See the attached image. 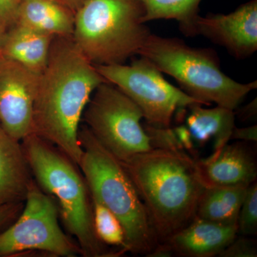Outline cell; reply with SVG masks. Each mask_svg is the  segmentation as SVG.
Here are the masks:
<instances>
[{"mask_svg": "<svg viewBox=\"0 0 257 257\" xmlns=\"http://www.w3.org/2000/svg\"><path fill=\"white\" fill-rule=\"evenodd\" d=\"M173 130L184 150L185 151L187 150V151L192 152L194 149V140L188 128L182 125L174 128Z\"/></svg>", "mask_w": 257, "mask_h": 257, "instance_id": "obj_26", "label": "cell"}, {"mask_svg": "<svg viewBox=\"0 0 257 257\" xmlns=\"http://www.w3.org/2000/svg\"><path fill=\"white\" fill-rule=\"evenodd\" d=\"M94 66L106 82L119 88L140 107L144 119L150 126L170 127L172 118L179 109L194 104L204 105L167 82L160 69L143 56L130 65Z\"/></svg>", "mask_w": 257, "mask_h": 257, "instance_id": "obj_9", "label": "cell"}, {"mask_svg": "<svg viewBox=\"0 0 257 257\" xmlns=\"http://www.w3.org/2000/svg\"><path fill=\"white\" fill-rule=\"evenodd\" d=\"M40 74L0 55V125L21 142L32 134Z\"/></svg>", "mask_w": 257, "mask_h": 257, "instance_id": "obj_10", "label": "cell"}, {"mask_svg": "<svg viewBox=\"0 0 257 257\" xmlns=\"http://www.w3.org/2000/svg\"><path fill=\"white\" fill-rule=\"evenodd\" d=\"M202 104L189 106L190 110L186 122L194 141L204 145L214 141V150L220 149L231 140L235 127L234 111L222 106L204 108Z\"/></svg>", "mask_w": 257, "mask_h": 257, "instance_id": "obj_17", "label": "cell"}, {"mask_svg": "<svg viewBox=\"0 0 257 257\" xmlns=\"http://www.w3.org/2000/svg\"><path fill=\"white\" fill-rule=\"evenodd\" d=\"M195 161L204 187H248L256 182V157L242 142L227 143L207 158Z\"/></svg>", "mask_w": 257, "mask_h": 257, "instance_id": "obj_12", "label": "cell"}, {"mask_svg": "<svg viewBox=\"0 0 257 257\" xmlns=\"http://www.w3.org/2000/svg\"><path fill=\"white\" fill-rule=\"evenodd\" d=\"M121 163L143 201L159 243L194 219L204 186L195 160L187 152L155 148Z\"/></svg>", "mask_w": 257, "mask_h": 257, "instance_id": "obj_2", "label": "cell"}, {"mask_svg": "<svg viewBox=\"0 0 257 257\" xmlns=\"http://www.w3.org/2000/svg\"><path fill=\"white\" fill-rule=\"evenodd\" d=\"M59 209L53 197L42 191L35 179L29 188L23 211L0 233V256L40 251L54 256L82 255L77 241L59 224Z\"/></svg>", "mask_w": 257, "mask_h": 257, "instance_id": "obj_8", "label": "cell"}, {"mask_svg": "<svg viewBox=\"0 0 257 257\" xmlns=\"http://www.w3.org/2000/svg\"><path fill=\"white\" fill-rule=\"evenodd\" d=\"M8 28V25L5 23L4 20L0 17V47H1L2 41H3V37L7 30Z\"/></svg>", "mask_w": 257, "mask_h": 257, "instance_id": "obj_29", "label": "cell"}, {"mask_svg": "<svg viewBox=\"0 0 257 257\" xmlns=\"http://www.w3.org/2000/svg\"><path fill=\"white\" fill-rule=\"evenodd\" d=\"M256 99H255L247 105L243 106L241 109H239L238 112L237 111L234 112V114L238 115V117L241 121H246V120L251 119V118L256 116Z\"/></svg>", "mask_w": 257, "mask_h": 257, "instance_id": "obj_27", "label": "cell"}, {"mask_svg": "<svg viewBox=\"0 0 257 257\" xmlns=\"http://www.w3.org/2000/svg\"><path fill=\"white\" fill-rule=\"evenodd\" d=\"M37 185L55 199L67 232L84 257L119 256L96 236L90 191L78 165L55 145L30 134L21 141Z\"/></svg>", "mask_w": 257, "mask_h": 257, "instance_id": "obj_3", "label": "cell"}, {"mask_svg": "<svg viewBox=\"0 0 257 257\" xmlns=\"http://www.w3.org/2000/svg\"><path fill=\"white\" fill-rule=\"evenodd\" d=\"M248 187H204L196 215L224 225H237L240 208Z\"/></svg>", "mask_w": 257, "mask_h": 257, "instance_id": "obj_18", "label": "cell"}, {"mask_svg": "<svg viewBox=\"0 0 257 257\" xmlns=\"http://www.w3.org/2000/svg\"><path fill=\"white\" fill-rule=\"evenodd\" d=\"M55 1L69 8L74 13L86 0H55Z\"/></svg>", "mask_w": 257, "mask_h": 257, "instance_id": "obj_28", "label": "cell"}, {"mask_svg": "<svg viewBox=\"0 0 257 257\" xmlns=\"http://www.w3.org/2000/svg\"><path fill=\"white\" fill-rule=\"evenodd\" d=\"M15 24L54 37H72L74 13L55 0H21Z\"/></svg>", "mask_w": 257, "mask_h": 257, "instance_id": "obj_16", "label": "cell"}, {"mask_svg": "<svg viewBox=\"0 0 257 257\" xmlns=\"http://www.w3.org/2000/svg\"><path fill=\"white\" fill-rule=\"evenodd\" d=\"M237 234L256 236L257 234V184H250L246 189L237 219Z\"/></svg>", "mask_w": 257, "mask_h": 257, "instance_id": "obj_21", "label": "cell"}, {"mask_svg": "<svg viewBox=\"0 0 257 257\" xmlns=\"http://www.w3.org/2000/svg\"><path fill=\"white\" fill-rule=\"evenodd\" d=\"M145 8L143 22L175 20L187 37L196 36L195 23L202 0H141Z\"/></svg>", "mask_w": 257, "mask_h": 257, "instance_id": "obj_19", "label": "cell"}, {"mask_svg": "<svg viewBox=\"0 0 257 257\" xmlns=\"http://www.w3.org/2000/svg\"><path fill=\"white\" fill-rule=\"evenodd\" d=\"M237 234V225L218 224L195 216L165 242L175 256H218Z\"/></svg>", "mask_w": 257, "mask_h": 257, "instance_id": "obj_13", "label": "cell"}, {"mask_svg": "<svg viewBox=\"0 0 257 257\" xmlns=\"http://www.w3.org/2000/svg\"><path fill=\"white\" fill-rule=\"evenodd\" d=\"M33 181L21 142L0 125V205L25 202Z\"/></svg>", "mask_w": 257, "mask_h": 257, "instance_id": "obj_14", "label": "cell"}, {"mask_svg": "<svg viewBox=\"0 0 257 257\" xmlns=\"http://www.w3.org/2000/svg\"><path fill=\"white\" fill-rule=\"evenodd\" d=\"M55 37L33 29L15 24L5 32L0 55L41 74L48 61Z\"/></svg>", "mask_w": 257, "mask_h": 257, "instance_id": "obj_15", "label": "cell"}, {"mask_svg": "<svg viewBox=\"0 0 257 257\" xmlns=\"http://www.w3.org/2000/svg\"><path fill=\"white\" fill-rule=\"evenodd\" d=\"M141 0H86L74 13L73 39L94 65L124 64L151 34Z\"/></svg>", "mask_w": 257, "mask_h": 257, "instance_id": "obj_6", "label": "cell"}, {"mask_svg": "<svg viewBox=\"0 0 257 257\" xmlns=\"http://www.w3.org/2000/svg\"><path fill=\"white\" fill-rule=\"evenodd\" d=\"M138 55L146 57L161 72L172 76L182 90L204 105L236 110L257 82L242 84L225 74L216 52L194 48L183 40L150 34Z\"/></svg>", "mask_w": 257, "mask_h": 257, "instance_id": "obj_5", "label": "cell"}, {"mask_svg": "<svg viewBox=\"0 0 257 257\" xmlns=\"http://www.w3.org/2000/svg\"><path fill=\"white\" fill-rule=\"evenodd\" d=\"M231 140H241L243 142H257L256 125L244 128H237L235 126L231 134Z\"/></svg>", "mask_w": 257, "mask_h": 257, "instance_id": "obj_25", "label": "cell"}, {"mask_svg": "<svg viewBox=\"0 0 257 257\" xmlns=\"http://www.w3.org/2000/svg\"><path fill=\"white\" fill-rule=\"evenodd\" d=\"M197 35L224 47L236 59H245L257 50V1L251 0L228 15L198 17Z\"/></svg>", "mask_w": 257, "mask_h": 257, "instance_id": "obj_11", "label": "cell"}, {"mask_svg": "<svg viewBox=\"0 0 257 257\" xmlns=\"http://www.w3.org/2000/svg\"><path fill=\"white\" fill-rule=\"evenodd\" d=\"M24 203H11L0 205V229L16 220L23 211Z\"/></svg>", "mask_w": 257, "mask_h": 257, "instance_id": "obj_23", "label": "cell"}, {"mask_svg": "<svg viewBox=\"0 0 257 257\" xmlns=\"http://www.w3.org/2000/svg\"><path fill=\"white\" fill-rule=\"evenodd\" d=\"M82 116L93 136L120 162L154 149L141 123L143 111L111 83L96 88Z\"/></svg>", "mask_w": 257, "mask_h": 257, "instance_id": "obj_7", "label": "cell"}, {"mask_svg": "<svg viewBox=\"0 0 257 257\" xmlns=\"http://www.w3.org/2000/svg\"><path fill=\"white\" fill-rule=\"evenodd\" d=\"M104 82H108L72 37H55L39 79L32 134L55 145L79 165L81 119L93 93Z\"/></svg>", "mask_w": 257, "mask_h": 257, "instance_id": "obj_1", "label": "cell"}, {"mask_svg": "<svg viewBox=\"0 0 257 257\" xmlns=\"http://www.w3.org/2000/svg\"><path fill=\"white\" fill-rule=\"evenodd\" d=\"M91 197L96 236L106 246L119 248L124 254L126 253L124 231L119 219L97 199Z\"/></svg>", "mask_w": 257, "mask_h": 257, "instance_id": "obj_20", "label": "cell"}, {"mask_svg": "<svg viewBox=\"0 0 257 257\" xmlns=\"http://www.w3.org/2000/svg\"><path fill=\"white\" fill-rule=\"evenodd\" d=\"M219 257H256V240L246 236L235 237V239L223 250Z\"/></svg>", "mask_w": 257, "mask_h": 257, "instance_id": "obj_22", "label": "cell"}, {"mask_svg": "<svg viewBox=\"0 0 257 257\" xmlns=\"http://www.w3.org/2000/svg\"><path fill=\"white\" fill-rule=\"evenodd\" d=\"M78 139L82 150L78 167L91 195L119 219L124 231L126 252L148 256L159 242L127 172L86 125L79 126Z\"/></svg>", "mask_w": 257, "mask_h": 257, "instance_id": "obj_4", "label": "cell"}, {"mask_svg": "<svg viewBox=\"0 0 257 257\" xmlns=\"http://www.w3.org/2000/svg\"><path fill=\"white\" fill-rule=\"evenodd\" d=\"M20 2L21 0H0V17L8 28L15 25Z\"/></svg>", "mask_w": 257, "mask_h": 257, "instance_id": "obj_24", "label": "cell"}]
</instances>
